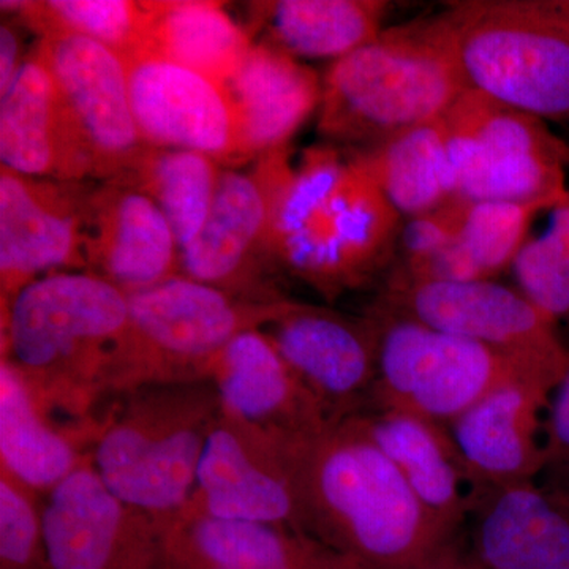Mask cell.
Wrapping results in <instances>:
<instances>
[{"instance_id":"1","label":"cell","mask_w":569,"mask_h":569,"mask_svg":"<svg viewBox=\"0 0 569 569\" xmlns=\"http://www.w3.org/2000/svg\"><path fill=\"white\" fill-rule=\"evenodd\" d=\"M299 530L365 560L411 569L452 539L356 415L310 433H279Z\"/></svg>"},{"instance_id":"2","label":"cell","mask_w":569,"mask_h":569,"mask_svg":"<svg viewBox=\"0 0 569 569\" xmlns=\"http://www.w3.org/2000/svg\"><path fill=\"white\" fill-rule=\"evenodd\" d=\"M129 295L86 271L58 272L2 309V358L21 370L52 415L100 425L92 407L129 329Z\"/></svg>"},{"instance_id":"3","label":"cell","mask_w":569,"mask_h":569,"mask_svg":"<svg viewBox=\"0 0 569 569\" xmlns=\"http://www.w3.org/2000/svg\"><path fill=\"white\" fill-rule=\"evenodd\" d=\"M466 89L440 17L389 29L329 67L318 132L372 149L443 118Z\"/></svg>"},{"instance_id":"4","label":"cell","mask_w":569,"mask_h":569,"mask_svg":"<svg viewBox=\"0 0 569 569\" xmlns=\"http://www.w3.org/2000/svg\"><path fill=\"white\" fill-rule=\"evenodd\" d=\"M104 417L92 467L111 492L168 531L192 497L222 400L212 381L151 385Z\"/></svg>"},{"instance_id":"5","label":"cell","mask_w":569,"mask_h":569,"mask_svg":"<svg viewBox=\"0 0 569 569\" xmlns=\"http://www.w3.org/2000/svg\"><path fill=\"white\" fill-rule=\"evenodd\" d=\"M438 17L467 88L569 129V0H466Z\"/></svg>"},{"instance_id":"6","label":"cell","mask_w":569,"mask_h":569,"mask_svg":"<svg viewBox=\"0 0 569 569\" xmlns=\"http://www.w3.org/2000/svg\"><path fill=\"white\" fill-rule=\"evenodd\" d=\"M287 299L246 301L182 274L129 295V329L103 396L123 397L151 385L211 381L213 365L228 343L250 329H263Z\"/></svg>"},{"instance_id":"7","label":"cell","mask_w":569,"mask_h":569,"mask_svg":"<svg viewBox=\"0 0 569 569\" xmlns=\"http://www.w3.org/2000/svg\"><path fill=\"white\" fill-rule=\"evenodd\" d=\"M376 383L365 411H400L449 426L481 397L520 377L538 376L516 359L381 309Z\"/></svg>"},{"instance_id":"8","label":"cell","mask_w":569,"mask_h":569,"mask_svg":"<svg viewBox=\"0 0 569 569\" xmlns=\"http://www.w3.org/2000/svg\"><path fill=\"white\" fill-rule=\"evenodd\" d=\"M443 123L456 197L553 208L568 193L569 142L548 122L467 88Z\"/></svg>"},{"instance_id":"9","label":"cell","mask_w":569,"mask_h":569,"mask_svg":"<svg viewBox=\"0 0 569 569\" xmlns=\"http://www.w3.org/2000/svg\"><path fill=\"white\" fill-rule=\"evenodd\" d=\"M377 309L473 340L559 385L569 350L556 321L519 288L496 280H415L392 276Z\"/></svg>"},{"instance_id":"10","label":"cell","mask_w":569,"mask_h":569,"mask_svg":"<svg viewBox=\"0 0 569 569\" xmlns=\"http://www.w3.org/2000/svg\"><path fill=\"white\" fill-rule=\"evenodd\" d=\"M287 148L257 159L250 171L222 170L200 234L181 250V274L253 302L282 301L269 282L277 194L290 171Z\"/></svg>"},{"instance_id":"11","label":"cell","mask_w":569,"mask_h":569,"mask_svg":"<svg viewBox=\"0 0 569 569\" xmlns=\"http://www.w3.org/2000/svg\"><path fill=\"white\" fill-rule=\"evenodd\" d=\"M400 220L356 156L323 212L277 247L276 264L335 301L385 268L399 244Z\"/></svg>"},{"instance_id":"12","label":"cell","mask_w":569,"mask_h":569,"mask_svg":"<svg viewBox=\"0 0 569 569\" xmlns=\"http://www.w3.org/2000/svg\"><path fill=\"white\" fill-rule=\"evenodd\" d=\"M52 569H173L168 531L108 489L91 462L43 501Z\"/></svg>"},{"instance_id":"13","label":"cell","mask_w":569,"mask_h":569,"mask_svg":"<svg viewBox=\"0 0 569 569\" xmlns=\"http://www.w3.org/2000/svg\"><path fill=\"white\" fill-rule=\"evenodd\" d=\"M96 181L33 178L0 167V307L28 284L86 271L84 216Z\"/></svg>"},{"instance_id":"14","label":"cell","mask_w":569,"mask_h":569,"mask_svg":"<svg viewBox=\"0 0 569 569\" xmlns=\"http://www.w3.org/2000/svg\"><path fill=\"white\" fill-rule=\"evenodd\" d=\"M36 50L91 153L96 181L129 173L149 146L134 121L126 61L110 48L74 33L40 37Z\"/></svg>"},{"instance_id":"15","label":"cell","mask_w":569,"mask_h":569,"mask_svg":"<svg viewBox=\"0 0 569 569\" xmlns=\"http://www.w3.org/2000/svg\"><path fill=\"white\" fill-rule=\"evenodd\" d=\"M123 61L134 121L149 148L200 152L219 164L249 160L227 84L148 51Z\"/></svg>"},{"instance_id":"16","label":"cell","mask_w":569,"mask_h":569,"mask_svg":"<svg viewBox=\"0 0 569 569\" xmlns=\"http://www.w3.org/2000/svg\"><path fill=\"white\" fill-rule=\"evenodd\" d=\"M194 518L252 520L299 530L293 486L276 432L222 408L206 443L192 497L171 526Z\"/></svg>"},{"instance_id":"17","label":"cell","mask_w":569,"mask_h":569,"mask_svg":"<svg viewBox=\"0 0 569 569\" xmlns=\"http://www.w3.org/2000/svg\"><path fill=\"white\" fill-rule=\"evenodd\" d=\"M261 331L331 422L365 410L377 378L380 329L376 318L348 317L287 299Z\"/></svg>"},{"instance_id":"18","label":"cell","mask_w":569,"mask_h":569,"mask_svg":"<svg viewBox=\"0 0 569 569\" xmlns=\"http://www.w3.org/2000/svg\"><path fill=\"white\" fill-rule=\"evenodd\" d=\"M86 272L126 295L181 276V249L148 194L123 178L96 181L84 216Z\"/></svg>"},{"instance_id":"19","label":"cell","mask_w":569,"mask_h":569,"mask_svg":"<svg viewBox=\"0 0 569 569\" xmlns=\"http://www.w3.org/2000/svg\"><path fill=\"white\" fill-rule=\"evenodd\" d=\"M552 385L520 377L488 392L448 426L478 498L537 482Z\"/></svg>"},{"instance_id":"20","label":"cell","mask_w":569,"mask_h":569,"mask_svg":"<svg viewBox=\"0 0 569 569\" xmlns=\"http://www.w3.org/2000/svg\"><path fill=\"white\" fill-rule=\"evenodd\" d=\"M0 159L33 178L96 181L91 153L36 48L0 93Z\"/></svg>"},{"instance_id":"21","label":"cell","mask_w":569,"mask_h":569,"mask_svg":"<svg viewBox=\"0 0 569 569\" xmlns=\"http://www.w3.org/2000/svg\"><path fill=\"white\" fill-rule=\"evenodd\" d=\"M211 381L224 411L269 432L310 433L331 422L261 329L228 343L213 365Z\"/></svg>"},{"instance_id":"22","label":"cell","mask_w":569,"mask_h":569,"mask_svg":"<svg viewBox=\"0 0 569 569\" xmlns=\"http://www.w3.org/2000/svg\"><path fill=\"white\" fill-rule=\"evenodd\" d=\"M356 418L422 507L449 535L458 537L478 493L448 427L400 411H361Z\"/></svg>"},{"instance_id":"23","label":"cell","mask_w":569,"mask_h":569,"mask_svg":"<svg viewBox=\"0 0 569 569\" xmlns=\"http://www.w3.org/2000/svg\"><path fill=\"white\" fill-rule=\"evenodd\" d=\"M471 552L486 569H569V509L537 482L479 497Z\"/></svg>"},{"instance_id":"24","label":"cell","mask_w":569,"mask_h":569,"mask_svg":"<svg viewBox=\"0 0 569 569\" xmlns=\"http://www.w3.org/2000/svg\"><path fill=\"white\" fill-rule=\"evenodd\" d=\"M227 88L249 160L287 148L321 100L316 71L264 41L252 44Z\"/></svg>"},{"instance_id":"25","label":"cell","mask_w":569,"mask_h":569,"mask_svg":"<svg viewBox=\"0 0 569 569\" xmlns=\"http://www.w3.org/2000/svg\"><path fill=\"white\" fill-rule=\"evenodd\" d=\"M97 437L62 426L37 399L21 370L0 359V466L47 497L74 470L91 462Z\"/></svg>"},{"instance_id":"26","label":"cell","mask_w":569,"mask_h":569,"mask_svg":"<svg viewBox=\"0 0 569 569\" xmlns=\"http://www.w3.org/2000/svg\"><path fill=\"white\" fill-rule=\"evenodd\" d=\"M325 546L306 531L252 520L194 518L168 529L173 569H287Z\"/></svg>"},{"instance_id":"27","label":"cell","mask_w":569,"mask_h":569,"mask_svg":"<svg viewBox=\"0 0 569 569\" xmlns=\"http://www.w3.org/2000/svg\"><path fill=\"white\" fill-rule=\"evenodd\" d=\"M458 198V197H456ZM552 209L545 203L470 201L459 198V222L455 239L436 257L411 271L395 276L415 280H496L511 271L529 239L538 212Z\"/></svg>"},{"instance_id":"28","label":"cell","mask_w":569,"mask_h":569,"mask_svg":"<svg viewBox=\"0 0 569 569\" xmlns=\"http://www.w3.org/2000/svg\"><path fill=\"white\" fill-rule=\"evenodd\" d=\"M264 43L295 59H339L383 32V0H279L252 3Z\"/></svg>"},{"instance_id":"29","label":"cell","mask_w":569,"mask_h":569,"mask_svg":"<svg viewBox=\"0 0 569 569\" xmlns=\"http://www.w3.org/2000/svg\"><path fill=\"white\" fill-rule=\"evenodd\" d=\"M148 52L227 84L253 41L222 3L208 0L146 2Z\"/></svg>"},{"instance_id":"30","label":"cell","mask_w":569,"mask_h":569,"mask_svg":"<svg viewBox=\"0 0 569 569\" xmlns=\"http://www.w3.org/2000/svg\"><path fill=\"white\" fill-rule=\"evenodd\" d=\"M358 157L402 217L436 211L456 198L443 118L397 134Z\"/></svg>"},{"instance_id":"31","label":"cell","mask_w":569,"mask_h":569,"mask_svg":"<svg viewBox=\"0 0 569 569\" xmlns=\"http://www.w3.org/2000/svg\"><path fill=\"white\" fill-rule=\"evenodd\" d=\"M220 176V164L203 153L149 148L121 178L159 206L182 250L204 227Z\"/></svg>"},{"instance_id":"32","label":"cell","mask_w":569,"mask_h":569,"mask_svg":"<svg viewBox=\"0 0 569 569\" xmlns=\"http://www.w3.org/2000/svg\"><path fill=\"white\" fill-rule=\"evenodd\" d=\"M17 20L40 37L74 33L118 52L122 59L148 50L146 2L132 0H40L22 2Z\"/></svg>"},{"instance_id":"33","label":"cell","mask_w":569,"mask_h":569,"mask_svg":"<svg viewBox=\"0 0 569 569\" xmlns=\"http://www.w3.org/2000/svg\"><path fill=\"white\" fill-rule=\"evenodd\" d=\"M545 233L527 239L511 271L518 288L553 321L569 317V190Z\"/></svg>"},{"instance_id":"34","label":"cell","mask_w":569,"mask_h":569,"mask_svg":"<svg viewBox=\"0 0 569 569\" xmlns=\"http://www.w3.org/2000/svg\"><path fill=\"white\" fill-rule=\"evenodd\" d=\"M350 160L329 144L307 148L298 167H290L277 194L272 219L271 253L284 239L317 219L342 182ZM276 263V261H274Z\"/></svg>"},{"instance_id":"35","label":"cell","mask_w":569,"mask_h":569,"mask_svg":"<svg viewBox=\"0 0 569 569\" xmlns=\"http://www.w3.org/2000/svg\"><path fill=\"white\" fill-rule=\"evenodd\" d=\"M40 497L0 466V569H52Z\"/></svg>"},{"instance_id":"36","label":"cell","mask_w":569,"mask_h":569,"mask_svg":"<svg viewBox=\"0 0 569 569\" xmlns=\"http://www.w3.org/2000/svg\"><path fill=\"white\" fill-rule=\"evenodd\" d=\"M538 488L569 509V372L553 389L542 426Z\"/></svg>"},{"instance_id":"37","label":"cell","mask_w":569,"mask_h":569,"mask_svg":"<svg viewBox=\"0 0 569 569\" xmlns=\"http://www.w3.org/2000/svg\"><path fill=\"white\" fill-rule=\"evenodd\" d=\"M28 56L22 54L20 24L3 18L0 26V93L10 88Z\"/></svg>"},{"instance_id":"38","label":"cell","mask_w":569,"mask_h":569,"mask_svg":"<svg viewBox=\"0 0 569 569\" xmlns=\"http://www.w3.org/2000/svg\"><path fill=\"white\" fill-rule=\"evenodd\" d=\"M411 569H486L471 549L462 548L458 538L437 550L432 557Z\"/></svg>"},{"instance_id":"39","label":"cell","mask_w":569,"mask_h":569,"mask_svg":"<svg viewBox=\"0 0 569 569\" xmlns=\"http://www.w3.org/2000/svg\"><path fill=\"white\" fill-rule=\"evenodd\" d=\"M287 569H372L365 560L326 545L316 556L295 563Z\"/></svg>"}]
</instances>
